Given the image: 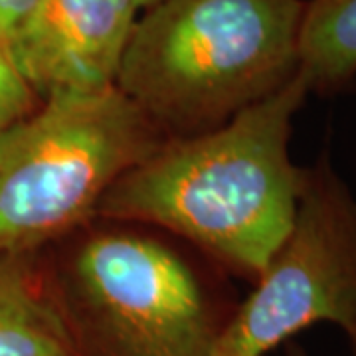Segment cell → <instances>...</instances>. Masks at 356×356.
<instances>
[{"instance_id":"cell-7","label":"cell","mask_w":356,"mask_h":356,"mask_svg":"<svg viewBox=\"0 0 356 356\" xmlns=\"http://www.w3.org/2000/svg\"><path fill=\"white\" fill-rule=\"evenodd\" d=\"M38 255H0V356H74Z\"/></svg>"},{"instance_id":"cell-3","label":"cell","mask_w":356,"mask_h":356,"mask_svg":"<svg viewBox=\"0 0 356 356\" xmlns=\"http://www.w3.org/2000/svg\"><path fill=\"white\" fill-rule=\"evenodd\" d=\"M102 222L64 238L46 266L74 356H220L236 303L166 242Z\"/></svg>"},{"instance_id":"cell-1","label":"cell","mask_w":356,"mask_h":356,"mask_svg":"<svg viewBox=\"0 0 356 356\" xmlns=\"http://www.w3.org/2000/svg\"><path fill=\"white\" fill-rule=\"evenodd\" d=\"M307 95L297 72L228 123L165 140L107 191L95 220L170 232L255 281L297 216L305 168L293 163L289 143Z\"/></svg>"},{"instance_id":"cell-9","label":"cell","mask_w":356,"mask_h":356,"mask_svg":"<svg viewBox=\"0 0 356 356\" xmlns=\"http://www.w3.org/2000/svg\"><path fill=\"white\" fill-rule=\"evenodd\" d=\"M40 99L20 76L4 40L0 38V113L10 123L36 109Z\"/></svg>"},{"instance_id":"cell-12","label":"cell","mask_w":356,"mask_h":356,"mask_svg":"<svg viewBox=\"0 0 356 356\" xmlns=\"http://www.w3.org/2000/svg\"><path fill=\"white\" fill-rule=\"evenodd\" d=\"M140 6V10H145V8H149V6H153L156 2H161V0H137Z\"/></svg>"},{"instance_id":"cell-8","label":"cell","mask_w":356,"mask_h":356,"mask_svg":"<svg viewBox=\"0 0 356 356\" xmlns=\"http://www.w3.org/2000/svg\"><path fill=\"white\" fill-rule=\"evenodd\" d=\"M299 74L323 97L356 79V0H307L299 34Z\"/></svg>"},{"instance_id":"cell-13","label":"cell","mask_w":356,"mask_h":356,"mask_svg":"<svg viewBox=\"0 0 356 356\" xmlns=\"http://www.w3.org/2000/svg\"><path fill=\"white\" fill-rule=\"evenodd\" d=\"M8 123H10V121H8V119H6V117H4V115L0 113V129H2V127H6V125H8Z\"/></svg>"},{"instance_id":"cell-5","label":"cell","mask_w":356,"mask_h":356,"mask_svg":"<svg viewBox=\"0 0 356 356\" xmlns=\"http://www.w3.org/2000/svg\"><path fill=\"white\" fill-rule=\"evenodd\" d=\"M318 323L339 327L356 356V196L327 153L305 168L291 232L236 303L220 356H267Z\"/></svg>"},{"instance_id":"cell-6","label":"cell","mask_w":356,"mask_h":356,"mask_svg":"<svg viewBox=\"0 0 356 356\" xmlns=\"http://www.w3.org/2000/svg\"><path fill=\"white\" fill-rule=\"evenodd\" d=\"M140 13L137 0H38L6 48L40 102L102 91L115 86Z\"/></svg>"},{"instance_id":"cell-10","label":"cell","mask_w":356,"mask_h":356,"mask_svg":"<svg viewBox=\"0 0 356 356\" xmlns=\"http://www.w3.org/2000/svg\"><path fill=\"white\" fill-rule=\"evenodd\" d=\"M36 2L38 0H0V38L4 44Z\"/></svg>"},{"instance_id":"cell-2","label":"cell","mask_w":356,"mask_h":356,"mask_svg":"<svg viewBox=\"0 0 356 356\" xmlns=\"http://www.w3.org/2000/svg\"><path fill=\"white\" fill-rule=\"evenodd\" d=\"M307 0H161L139 14L115 79L165 139L228 123L299 72Z\"/></svg>"},{"instance_id":"cell-11","label":"cell","mask_w":356,"mask_h":356,"mask_svg":"<svg viewBox=\"0 0 356 356\" xmlns=\"http://www.w3.org/2000/svg\"><path fill=\"white\" fill-rule=\"evenodd\" d=\"M283 356H309L305 353V350H303V348H301V346H299V344H289V346H287V350H285V355Z\"/></svg>"},{"instance_id":"cell-4","label":"cell","mask_w":356,"mask_h":356,"mask_svg":"<svg viewBox=\"0 0 356 356\" xmlns=\"http://www.w3.org/2000/svg\"><path fill=\"white\" fill-rule=\"evenodd\" d=\"M165 140L115 86L42 99L0 129V255L38 254L91 224L107 191Z\"/></svg>"}]
</instances>
